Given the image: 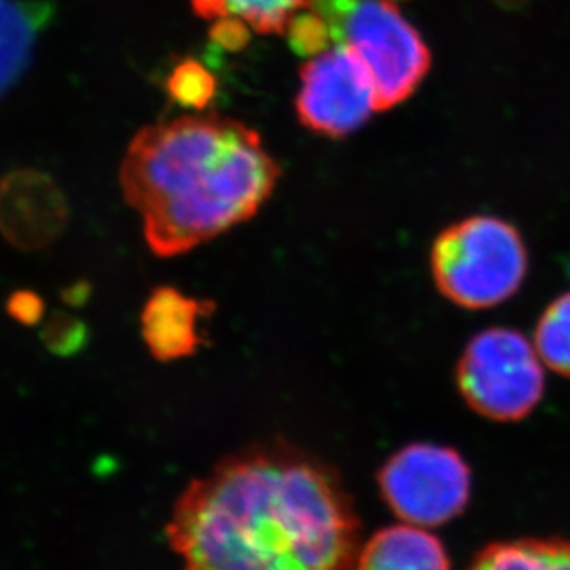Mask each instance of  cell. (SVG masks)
<instances>
[{
    "mask_svg": "<svg viewBox=\"0 0 570 570\" xmlns=\"http://www.w3.org/2000/svg\"><path fill=\"white\" fill-rule=\"evenodd\" d=\"M167 538L186 570H354L362 522L334 466L265 443L193 480Z\"/></svg>",
    "mask_w": 570,
    "mask_h": 570,
    "instance_id": "6da1fadb",
    "label": "cell"
},
{
    "mask_svg": "<svg viewBox=\"0 0 570 570\" xmlns=\"http://www.w3.org/2000/svg\"><path fill=\"white\" fill-rule=\"evenodd\" d=\"M281 175L256 130L219 114H189L141 128L119 180L150 250L173 258L253 219Z\"/></svg>",
    "mask_w": 570,
    "mask_h": 570,
    "instance_id": "7a4b0ae2",
    "label": "cell"
},
{
    "mask_svg": "<svg viewBox=\"0 0 570 570\" xmlns=\"http://www.w3.org/2000/svg\"><path fill=\"white\" fill-rule=\"evenodd\" d=\"M334 45L354 50L376 83L379 110L410 99L432 66V55L417 28L402 16L395 0H306Z\"/></svg>",
    "mask_w": 570,
    "mask_h": 570,
    "instance_id": "3957f363",
    "label": "cell"
},
{
    "mask_svg": "<svg viewBox=\"0 0 570 570\" xmlns=\"http://www.w3.org/2000/svg\"><path fill=\"white\" fill-rule=\"evenodd\" d=\"M432 273L441 295L458 306H499L527 278V245L508 220L469 217L444 228L433 242Z\"/></svg>",
    "mask_w": 570,
    "mask_h": 570,
    "instance_id": "277c9868",
    "label": "cell"
},
{
    "mask_svg": "<svg viewBox=\"0 0 570 570\" xmlns=\"http://www.w3.org/2000/svg\"><path fill=\"white\" fill-rule=\"evenodd\" d=\"M455 382L472 412L497 423H515L543 399V360L521 332L489 328L469 341Z\"/></svg>",
    "mask_w": 570,
    "mask_h": 570,
    "instance_id": "5b68a950",
    "label": "cell"
},
{
    "mask_svg": "<svg viewBox=\"0 0 570 570\" xmlns=\"http://www.w3.org/2000/svg\"><path fill=\"white\" fill-rule=\"evenodd\" d=\"M376 480L395 517L426 530L454 521L471 500V469L443 444H407L385 461Z\"/></svg>",
    "mask_w": 570,
    "mask_h": 570,
    "instance_id": "8992f818",
    "label": "cell"
},
{
    "mask_svg": "<svg viewBox=\"0 0 570 570\" xmlns=\"http://www.w3.org/2000/svg\"><path fill=\"white\" fill-rule=\"evenodd\" d=\"M379 110V94L365 61L343 45L312 56L301 69L296 114L304 127L346 138Z\"/></svg>",
    "mask_w": 570,
    "mask_h": 570,
    "instance_id": "52a82bcc",
    "label": "cell"
},
{
    "mask_svg": "<svg viewBox=\"0 0 570 570\" xmlns=\"http://www.w3.org/2000/svg\"><path fill=\"white\" fill-rule=\"evenodd\" d=\"M67 217L66 195L43 173L16 170L0 181V232L13 247H47L63 234Z\"/></svg>",
    "mask_w": 570,
    "mask_h": 570,
    "instance_id": "ba28073f",
    "label": "cell"
},
{
    "mask_svg": "<svg viewBox=\"0 0 570 570\" xmlns=\"http://www.w3.org/2000/svg\"><path fill=\"white\" fill-rule=\"evenodd\" d=\"M212 309V302L195 301L173 287H158L141 312L142 340L150 354L161 362L191 356L200 345L198 323Z\"/></svg>",
    "mask_w": 570,
    "mask_h": 570,
    "instance_id": "9c48e42d",
    "label": "cell"
},
{
    "mask_svg": "<svg viewBox=\"0 0 570 570\" xmlns=\"http://www.w3.org/2000/svg\"><path fill=\"white\" fill-rule=\"evenodd\" d=\"M354 570H452L444 544L413 524L382 528L357 554Z\"/></svg>",
    "mask_w": 570,
    "mask_h": 570,
    "instance_id": "30bf717a",
    "label": "cell"
},
{
    "mask_svg": "<svg viewBox=\"0 0 570 570\" xmlns=\"http://www.w3.org/2000/svg\"><path fill=\"white\" fill-rule=\"evenodd\" d=\"M50 6L28 0H0V97L27 71Z\"/></svg>",
    "mask_w": 570,
    "mask_h": 570,
    "instance_id": "8fae6325",
    "label": "cell"
},
{
    "mask_svg": "<svg viewBox=\"0 0 570 570\" xmlns=\"http://www.w3.org/2000/svg\"><path fill=\"white\" fill-rule=\"evenodd\" d=\"M466 570H570V541L522 538L483 547Z\"/></svg>",
    "mask_w": 570,
    "mask_h": 570,
    "instance_id": "7c38bea8",
    "label": "cell"
},
{
    "mask_svg": "<svg viewBox=\"0 0 570 570\" xmlns=\"http://www.w3.org/2000/svg\"><path fill=\"white\" fill-rule=\"evenodd\" d=\"M191 6L209 21L236 17L254 32L284 36L293 17L306 8V0H191Z\"/></svg>",
    "mask_w": 570,
    "mask_h": 570,
    "instance_id": "4fadbf2b",
    "label": "cell"
},
{
    "mask_svg": "<svg viewBox=\"0 0 570 570\" xmlns=\"http://www.w3.org/2000/svg\"><path fill=\"white\" fill-rule=\"evenodd\" d=\"M535 348L547 367L570 379V293L550 302L539 318Z\"/></svg>",
    "mask_w": 570,
    "mask_h": 570,
    "instance_id": "5bb4252c",
    "label": "cell"
},
{
    "mask_svg": "<svg viewBox=\"0 0 570 570\" xmlns=\"http://www.w3.org/2000/svg\"><path fill=\"white\" fill-rule=\"evenodd\" d=\"M215 77L200 61L181 60L170 69L167 77V94L176 105L189 110H204L215 99Z\"/></svg>",
    "mask_w": 570,
    "mask_h": 570,
    "instance_id": "9a60e30c",
    "label": "cell"
},
{
    "mask_svg": "<svg viewBox=\"0 0 570 570\" xmlns=\"http://www.w3.org/2000/svg\"><path fill=\"white\" fill-rule=\"evenodd\" d=\"M293 50L302 56H315L334 47L326 22L312 10L298 11L285 32Z\"/></svg>",
    "mask_w": 570,
    "mask_h": 570,
    "instance_id": "2e32d148",
    "label": "cell"
},
{
    "mask_svg": "<svg viewBox=\"0 0 570 570\" xmlns=\"http://www.w3.org/2000/svg\"><path fill=\"white\" fill-rule=\"evenodd\" d=\"M83 335H86V326L78 318L58 313L47 324L43 337L49 343L50 348L69 352L71 348L80 346Z\"/></svg>",
    "mask_w": 570,
    "mask_h": 570,
    "instance_id": "e0dca14e",
    "label": "cell"
},
{
    "mask_svg": "<svg viewBox=\"0 0 570 570\" xmlns=\"http://www.w3.org/2000/svg\"><path fill=\"white\" fill-rule=\"evenodd\" d=\"M8 313L16 318L17 323L33 326L43 318L45 302L41 296L36 295L32 291H16L8 298Z\"/></svg>",
    "mask_w": 570,
    "mask_h": 570,
    "instance_id": "ac0fdd59",
    "label": "cell"
},
{
    "mask_svg": "<svg viewBox=\"0 0 570 570\" xmlns=\"http://www.w3.org/2000/svg\"><path fill=\"white\" fill-rule=\"evenodd\" d=\"M212 39L225 49H242L247 43L248 27L236 17H223L214 22Z\"/></svg>",
    "mask_w": 570,
    "mask_h": 570,
    "instance_id": "d6986e66",
    "label": "cell"
}]
</instances>
